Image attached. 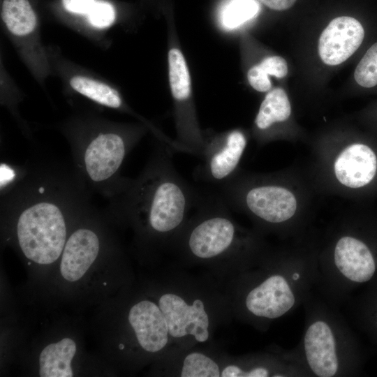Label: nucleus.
<instances>
[{
    "mask_svg": "<svg viewBox=\"0 0 377 377\" xmlns=\"http://www.w3.org/2000/svg\"><path fill=\"white\" fill-rule=\"evenodd\" d=\"M295 303V295L286 279L272 274L250 288L244 299V308L252 316L274 319L289 311Z\"/></svg>",
    "mask_w": 377,
    "mask_h": 377,
    "instance_id": "obj_11",
    "label": "nucleus"
},
{
    "mask_svg": "<svg viewBox=\"0 0 377 377\" xmlns=\"http://www.w3.org/2000/svg\"><path fill=\"white\" fill-rule=\"evenodd\" d=\"M354 77L361 87L371 88L377 85V43L368 49L358 63Z\"/></svg>",
    "mask_w": 377,
    "mask_h": 377,
    "instance_id": "obj_23",
    "label": "nucleus"
},
{
    "mask_svg": "<svg viewBox=\"0 0 377 377\" xmlns=\"http://www.w3.org/2000/svg\"><path fill=\"white\" fill-rule=\"evenodd\" d=\"M61 206L40 199L26 206L17 222V237L24 255L40 265L55 262L66 241V226Z\"/></svg>",
    "mask_w": 377,
    "mask_h": 377,
    "instance_id": "obj_4",
    "label": "nucleus"
},
{
    "mask_svg": "<svg viewBox=\"0 0 377 377\" xmlns=\"http://www.w3.org/2000/svg\"><path fill=\"white\" fill-rule=\"evenodd\" d=\"M364 36V28L357 20L348 16L336 17L320 36L319 56L325 64L339 65L358 49Z\"/></svg>",
    "mask_w": 377,
    "mask_h": 377,
    "instance_id": "obj_12",
    "label": "nucleus"
},
{
    "mask_svg": "<svg viewBox=\"0 0 377 377\" xmlns=\"http://www.w3.org/2000/svg\"><path fill=\"white\" fill-rule=\"evenodd\" d=\"M47 49L53 74L68 89L101 106L131 112L119 91L110 82L65 58L57 47Z\"/></svg>",
    "mask_w": 377,
    "mask_h": 377,
    "instance_id": "obj_9",
    "label": "nucleus"
},
{
    "mask_svg": "<svg viewBox=\"0 0 377 377\" xmlns=\"http://www.w3.org/2000/svg\"><path fill=\"white\" fill-rule=\"evenodd\" d=\"M334 259L338 270L353 282H367L376 273V260L371 251L354 237L343 236L337 241Z\"/></svg>",
    "mask_w": 377,
    "mask_h": 377,
    "instance_id": "obj_16",
    "label": "nucleus"
},
{
    "mask_svg": "<svg viewBox=\"0 0 377 377\" xmlns=\"http://www.w3.org/2000/svg\"><path fill=\"white\" fill-rule=\"evenodd\" d=\"M207 288L171 282L157 303L167 322L172 344L186 349L208 342L216 326V300Z\"/></svg>",
    "mask_w": 377,
    "mask_h": 377,
    "instance_id": "obj_3",
    "label": "nucleus"
},
{
    "mask_svg": "<svg viewBox=\"0 0 377 377\" xmlns=\"http://www.w3.org/2000/svg\"><path fill=\"white\" fill-rule=\"evenodd\" d=\"M247 80L251 87L257 91H268L272 87L269 75L262 68L259 64L253 66L249 69Z\"/></svg>",
    "mask_w": 377,
    "mask_h": 377,
    "instance_id": "obj_24",
    "label": "nucleus"
},
{
    "mask_svg": "<svg viewBox=\"0 0 377 377\" xmlns=\"http://www.w3.org/2000/svg\"><path fill=\"white\" fill-rule=\"evenodd\" d=\"M128 321L138 346L151 354L172 346L165 316L157 302L142 300L131 306Z\"/></svg>",
    "mask_w": 377,
    "mask_h": 377,
    "instance_id": "obj_10",
    "label": "nucleus"
},
{
    "mask_svg": "<svg viewBox=\"0 0 377 377\" xmlns=\"http://www.w3.org/2000/svg\"><path fill=\"white\" fill-rule=\"evenodd\" d=\"M171 36L168 67L176 129L172 149L200 158L205 143L204 131L200 127L197 117L191 74L183 52L176 38Z\"/></svg>",
    "mask_w": 377,
    "mask_h": 377,
    "instance_id": "obj_6",
    "label": "nucleus"
},
{
    "mask_svg": "<svg viewBox=\"0 0 377 377\" xmlns=\"http://www.w3.org/2000/svg\"><path fill=\"white\" fill-rule=\"evenodd\" d=\"M117 20V11L114 3L109 0H96L78 31L99 41L104 33L115 24Z\"/></svg>",
    "mask_w": 377,
    "mask_h": 377,
    "instance_id": "obj_20",
    "label": "nucleus"
},
{
    "mask_svg": "<svg viewBox=\"0 0 377 377\" xmlns=\"http://www.w3.org/2000/svg\"><path fill=\"white\" fill-rule=\"evenodd\" d=\"M173 350V349H172ZM170 350V376L221 377L223 357L205 350L190 348Z\"/></svg>",
    "mask_w": 377,
    "mask_h": 377,
    "instance_id": "obj_17",
    "label": "nucleus"
},
{
    "mask_svg": "<svg viewBox=\"0 0 377 377\" xmlns=\"http://www.w3.org/2000/svg\"><path fill=\"white\" fill-rule=\"evenodd\" d=\"M300 275L298 273H294L292 276V279L294 280H297L300 279Z\"/></svg>",
    "mask_w": 377,
    "mask_h": 377,
    "instance_id": "obj_27",
    "label": "nucleus"
},
{
    "mask_svg": "<svg viewBox=\"0 0 377 377\" xmlns=\"http://www.w3.org/2000/svg\"><path fill=\"white\" fill-rule=\"evenodd\" d=\"M96 1L56 0L52 9L61 20L78 31Z\"/></svg>",
    "mask_w": 377,
    "mask_h": 377,
    "instance_id": "obj_21",
    "label": "nucleus"
},
{
    "mask_svg": "<svg viewBox=\"0 0 377 377\" xmlns=\"http://www.w3.org/2000/svg\"><path fill=\"white\" fill-rule=\"evenodd\" d=\"M334 171L337 179L342 185L351 188L364 187L376 174V154L367 145H350L337 157Z\"/></svg>",
    "mask_w": 377,
    "mask_h": 377,
    "instance_id": "obj_13",
    "label": "nucleus"
},
{
    "mask_svg": "<svg viewBox=\"0 0 377 377\" xmlns=\"http://www.w3.org/2000/svg\"><path fill=\"white\" fill-rule=\"evenodd\" d=\"M75 352V341L68 337L46 346L39 355L40 376H73L71 361Z\"/></svg>",
    "mask_w": 377,
    "mask_h": 377,
    "instance_id": "obj_18",
    "label": "nucleus"
},
{
    "mask_svg": "<svg viewBox=\"0 0 377 377\" xmlns=\"http://www.w3.org/2000/svg\"><path fill=\"white\" fill-rule=\"evenodd\" d=\"M307 363L314 374L319 377L334 376L339 369L335 338L329 325L316 320L307 328L304 338Z\"/></svg>",
    "mask_w": 377,
    "mask_h": 377,
    "instance_id": "obj_14",
    "label": "nucleus"
},
{
    "mask_svg": "<svg viewBox=\"0 0 377 377\" xmlns=\"http://www.w3.org/2000/svg\"><path fill=\"white\" fill-rule=\"evenodd\" d=\"M297 0H260L267 7L274 10H285L291 8Z\"/></svg>",
    "mask_w": 377,
    "mask_h": 377,
    "instance_id": "obj_26",
    "label": "nucleus"
},
{
    "mask_svg": "<svg viewBox=\"0 0 377 377\" xmlns=\"http://www.w3.org/2000/svg\"><path fill=\"white\" fill-rule=\"evenodd\" d=\"M259 64L269 75H272L277 78L284 77L288 71L286 61L279 56L265 57Z\"/></svg>",
    "mask_w": 377,
    "mask_h": 377,
    "instance_id": "obj_25",
    "label": "nucleus"
},
{
    "mask_svg": "<svg viewBox=\"0 0 377 377\" xmlns=\"http://www.w3.org/2000/svg\"><path fill=\"white\" fill-rule=\"evenodd\" d=\"M3 29L20 59L42 87L53 75L48 49L43 43L40 20L32 0H1Z\"/></svg>",
    "mask_w": 377,
    "mask_h": 377,
    "instance_id": "obj_5",
    "label": "nucleus"
},
{
    "mask_svg": "<svg viewBox=\"0 0 377 377\" xmlns=\"http://www.w3.org/2000/svg\"><path fill=\"white\" fill-rule=\"evenodd\" d=\"M145 132L139 124H110L96 128L87 139L81 161L89 181L102 184L114 179Z\"/></svg>",
    "mask_w": 377,
    "mask_h": 377,
    "instance_id": "obj_7",
    "label": "nucleus"
},
{
    "mask_svg": "<svg viewBox=\"0 0 377 377\" xmlns=\"http://www.w3.org/2000/svg\"><path fill=\"white\" fill-rule=\"evenodd\" d=\"M174 151L161 140L139 178L124 190V207L136 226L172 248L201 195L177 171Z\"/></svg>",
    "mask_w": 377,
    "mask_h": 377,
    "instance_id": "obj_1",
    "label": "nucleus"
},
{
    "mask_svg": "<svg viewBox=\"0 0 377 377\" xmlns=\"http://www.w3.org/2000/svg\"><path fill=\"white\" fill-rule=\"evenodd\" d=\"M216 192L202 193L172 248L191 263L215 268L233 267L248 253L253 240L231 216Z\"/></svg>",
    "mask_w": 377,
    "mask_h": 377,
    "instance_id": "obj_2",
    "label": "nucleus"
},
{
    "mask_svg": "<svg viewBox=\"0 0 377 377\" xmlns=\"http://www.w3.org/2000/svg\"><path fill=\"white\" fill-rule=\"evenodd\" d=\"M258 5L254 0H233L224 8L221 23L226 29H235L256 16Z\"/></svg>",
    "mask_w": 377,
    "mask_h": 377,
    "instance_id": "obj_22",
    "label": "nucleus"
},
{
    "mask_svg": "<svg viewBox=\"0 0 377 377\" xmlns=\"http://www.w3.org/2000/svg\"><path fill=\"white\" fill-rule=\"evenodd\" d=\"M290 114L291 106L286 91L275 88L262 101L255 119L256 127L260 132H265L275 124L287 120Z\"/></svg>",
    "mask_w": 377,
    "mask_h": 377,
    "instance_id": "obj_19",
    "label": "nucleus"
},
{
    "mask_svg": "<svg viewBox=\"0 0 377 377\" xmlns=\"http://www.w3.org/2000/svg\"><path fill=\"white\" fill-rule=\"evenodd\" d=\"M204 147L194 178L217 188L237 174L247 145L244 132L239 128L221 133L204 132Z\"/></svg>",
    "mask_w": 377,
    "mask_h": 377,
    "instance_id": "obj_8",
    "label": "nucleus"
},
{
    "mask_svg": "<svg viewBox=\"0 0 377 377\" xmlns=\"http://www.w3.org/2000/svg\"><path fill=\"white\" fill-rule=\"evenodd\" d=\"M97 234L82 228L74 231L66 242L60 263V272L68 281L81 279L93 264L99 252Z\"/></svg>",
    "mask_w": 377,
    "mask_h": 377,
    "instance_id": "obj_15",
    "label": "nucleus"
}]
</instances>
